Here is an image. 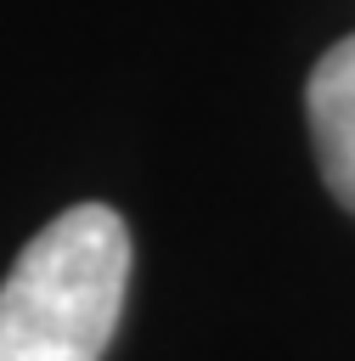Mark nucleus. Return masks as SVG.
Here are the masks:
<instances>
[{
  "mask_svg": "<svg viewBox=\"0 0 355 361\" xmlns=\"http://www.w3.org/2000/svg\"><path fill=\"white\" fill-rule=\"evenodd\" d=\"M130 288V231L107 203L62 209L0 288V361H101Z\"/></svg>",
  "mask_w": 355,
  "mask_h": 361,
  "instance_id": "obj_1",
  "label": "nucleus"
},
{
  "mask_svg": "<svg viewBox=\"0 0 355 361\" xmlns=\"http://www.w3.org/2000/svg\"><path fill=\"white\" fill-rule=\"evenodd\" d=\"M304 113H310L316 164H321L332 197L355 214V34L338 39V45L310 68Z\"/></svg>",
  "mask_w": 355,
  "mask_h": 361,
  "instance_id": "obj_2",
  "label": "nucleus"
}]
</instances>
